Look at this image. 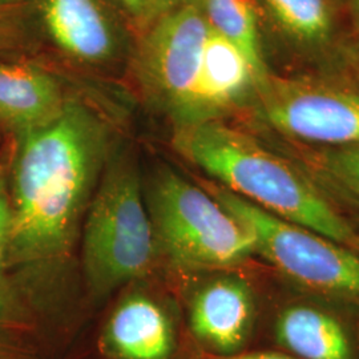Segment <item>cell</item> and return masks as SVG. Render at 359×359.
<instances>
[{
  "mask_svg": "<svg viewBox=\"0 0 359 359\" xmlns=\"http://www.w3.org/2000/svg\"><path fill=\"white\" fill-rule=\"evenodd\" d=\"M22 135L10 249L23 261L60 262L97 187L107 130L88 108L65 102L51 121Z\"/></svg>",
  "mask_w": 359,
  "mask_h": 359,
  "instance_id": "obj_1",
  "label": "cell"
},
{
  "mask_svg": "<svg viewBox=\"0 0 359 359\" xmlns=\"http://www.w3.org/2000/svg\"><path fill=\"white\" fill-rule=\"evenodd\" d=\"M175 147L218 185L245 201L359 252V231L286 154L219 120L181 126Z\"/></svg>",
  "mask_w": 359,
  "mask_h": 359,
  "instance_id": "obj_2",
  "label": "cell"
},
{
  "mask_svg": "<svg viewBox=\"0 0 359 359\" xmlns=\"http://www.w3.org/2000/svg\"><path fill=\"white\" fill-rule=\"evenodd\" d=\"M145 203L157 249L180 269H226L256 255L244 224L205 188L169 168L152 177Z\"/></svg>",
  "mask_w": 359,
  "mask_h": 359,
  "instance_id": "obj_3",
  "label": "cell"
},
{
  "mask_svg": "<svg viewBox=\"0 0 359 359\" xmlns=\"http://www.w3.org/2000/svg\"><path fill=\"white\" fill-rule=\"evenodd\" d=\"M157 250L139 173L117 161L96 187L84 222L83 265L90 292L103 297L145 274Z\"/></svg>",
  "mask_w": 359,
  "mask_h": 359,
  "instance_id": "obj_4",
  "label": "cell"
},
{
  "mask_svg": "<svg viewBox=\"0 0 359 359\" xmlns=\"http://www.w3.org/2000/svg\"><path fill=\"white\" fill-rule=\"evenodd\" d=\"M204 188L244 224L253 236L256 255L287 281L330 305L359 314V252L276 217L221 185L210 182Z\"/></svg>",
  "mask_w": 359,
  "mask_h": 359,
  "instance_id": "obj_5",
  "label": "cell"
},
{
  "mask_svg": "<svg viewBox=\"0 0 359 359\" xmlns=\"http://www.w3.org/2000/svg\"><path fill=\"white\" fill-rule=\"evenodd\" d=\"M259 114L289 142L311 147L359 144V90L270 74L256 90Z\"/></svg>",
  "mask_w": 359,
  "mask_h": 359,
  "instance_id": "obj_6",
  "label": "cell"
},
{
  "mask_svg": "<svg viewBox=\"0 0 359 359\" xmlns=\"http://www.w3.org/2000/svg\"><path fill=\"white\" fill-rule=\"evenodd\" d=\"M209 34L201 4L189 3L161 13L142 41L139 57L142 81L179 126L191 105Z\"/></svg>",
  "mask_w": 359,
  "mask_h": 359,
  "instance_id": "obj_7",
  "label": "cell"
},
{
  "mask_svg": "<svg viewBox=\"0 0 359 359\" xmlns=\"http://www.w3.org/2000/svg\"><path fill=\"white\" fill-rule=\"evenodd\" d=\"M193 333L217 357L238 354L256 321L252 289L243 278L219 276L193 295L189 310Z\"/></svg>",
  "mask_w": 359,
  "mask_h": 359,
  "instance_id": "obj_8",
  "label": "cell"
},
{
  "mask_svg": "<svg viewBox=\"0 0 359 359\" xmlns=\"http://www.w3.org/2000/svg\"><path fill=\"white\" fill-rule=\"evenodd\" d=\"M252 90H256V81L244 53L210 28L191 105L181 126L218 120L243 103Z\"/></svg>",
  "mask_w": 359,
  "mask_h": 359,
  "instance_id": "obj_9",
  "label": "cell"
},
{
  "mask_svg": "<svg viewBox=\"0 0 359 359\" xmlns=\"http://www.w3.org/2000/svg\"><path fill=\"white\" fill-rule=\"evenodd\" d=\"M41 22L56 46L86 63L115 56L118 35L99 0H36Z\"/></svg>",
  "mask_w": 359,
  "mask_h": 359,
  "instance_id": "obj_10",
  "label": "cell"
},
{
  "mask_svg": "<svg viewBox=\"0 0 359 359\" xmlns=\"http://www.w3.org/2000/svg\"><path fill=\"white\" fill-rule=\"evenodd\" d=\"M280 346L298 359H355V348L344 321L316 304H292L280 311L276 326Z\"/></svg>",
  "mask_w": 359,
  "mask_h": 359,
  "instance_id": "obj_11",
  "label": "cell"
},
{
  "mask_svg": "<svg viewBox=\"0 0 359 359\" xmlns=\"http://www.w3.org/2000/svg\"><path fill=\"white\" fill-rule=\"evenodd\" d=\"M57 80L29 63H0V121L22 133L51 121L63 109Z\"/></svg>",
  "mask_w": 359,
  "mask_h": 359,
  "instance_id": "obj_12",
  "label": "cell"
},
{
  "mask_svg": "<svg viewBox=\"0 0 359 359\" xmlns=\"http://www.w3.org/2000/svg\"><path fill=\"white\" fill-rule=\"evenodd\" d=\"M105 337L111 351L121 359H168L173 350L170 322L144 295H132L116 308Z\"/></svg>",
  "mask_w": 359,
  "mask_h": 359,
  "instance_id": "obj_13",
  "label": "cell"
},
{
  "mask_svg": "<svg viewBox=\"0 0 359 359\" xmlns=\"http://www.w3.org/2000/svg\"><path fill=\"white\" fill-rule=\"evenodd\" d=\"M285 154L335 204L341 201L359 210V144L311 147L293 142Z\"/></svg>",
  "mask_w": 359,
  "mask_h": 359,
  "instance_id": "obj_14",
  "label": "cell"
},
{
  "mask_svg": "<svg viewBox=\"0 0 359 359\" xmlns=\"http://www.w3.org/2000/svg\"><path fill=\"white\" fill-rule=\"evenodd\" d=\"M209 27L244 53L253 71L256 90L270 76L264 59L255 0H200Z\"/></svg>",
  "mask_w": 359,
  "mask_h": 359,
  "instance_id": "obj_15",
  "label": "cell"
},
{
  "mask_svg": "<svg viewBox=\"0 0 359 359\" xmlns=\"http://www.w3.org/2000/svg\"><path fill=\"white\" fill-rule=\"evenodd\" d=\"M283 34L294 43L320 48L333 36L334 16L329 0H265Z\"/></svg>",
  "mask_w": 359,
  "mask_h": 359,
  "instance_id": "obj_16",
  "label": "cell"
},
{
  "mask_svg": "<svg viewBox=\"0 0 359 359\" xmlns=\"http://www.w3.org/2000/svg\"><path fill=\"white\" fill-rule=\"evenodd\" d=\"M11 222L13 212L8 203L7 194L4 192L1 180H0V273L3 268L4 257L7 249H10V236H11Z\"/></svg>",
  "mask_w": 359,
  "mask_h": 359,
  "instance_id": "obj_17",
  "label": "cell"
},
{
  "mask_svg": "<svg viewBox=\"0 0 359 359\" xmlns=\"http://www.w3.org/2000/svg\"><path fill=\"white\" fill-rule=\"evenodd\" d=\"M118 1L133 18L139 20H147L152 18L157 11L154 0H118Z\"/></svg>",
  "mask_w": 359,
  "mask_h": 359,
  "instance_id": "obj_18",
  "label": "cell"
},
{
  "mask_svg": "<svg viewBox=\"0 0 359 359\" xmlns=\"http://www.w3.org/2000/svg\"><path fill=\"white\" fill-rule=\"evenodd\" d=\"M215 359H298L293 355H287L283 353L276 351H257V353H249V354H233V355H225V357H216Z\"/></svg>",
  "mask_w": 359,
  "mask_h": 359,
  "instance_id": "obj_19",
  "label": "cell"
},
{
  "mask_svg": "<svg viewBox=\"0 0 359 359\" xmlns=\"http://www.w3.org/2000/svg\"><path fill=\"white\" fill-rule=\"evenodd\" d=\"M156 3V8L157 11H169L172 8H176L184 4H189V3H200V0H154Z\"/></svg>",
  "mask_w": 359,
  "mask_h": 359,
  "instance_id": "obj_20",
  "label": "cell"
},
{
  "mask_svg": "<svg viewBox=\"0 0 359 359\" xmlns=\"http://www.w3.org/2000/svg\"><path fill=\"white\" fill-rule=\"evenodd\" d=\"M350 6H351V13L354 18V25L359 32V0H350Z\"/></svg>",
  "mask_w": 359,
  "mask_h": 359,
  "instance_id": "obj_21",
  "label": "cell"
},
{
  "mask_svg": "<svg viewBox=\"0 0 359 359\" xmlns=\"http://www.w3.org/2000/svg\"><path fill=\"white\" fill-rule=\"evenodd\" d=\"M18 0H0V10H3L4 7H8V6H13Z\"/></svg>",
  "mask_w": 359,
  "mask_h": 359,
  "instance_id": "obj_22",
  "label": "cell"
},
{
  "mask_svg": "<svg viewBox=\"0 0 359 359\" xmlns=\"http://www.w3.org/2000/svg\"><path fill=\"white\" fill-rule=\"evenodd\" d=\"M355 55H357V57H358L359 60V40L358 43H357V46H355Z\"/></svg>",
  "mask_w": 359,
  "mask_h": 359,
  "instance_id": "obj_23",
  "label": "cell"
},
{
  "mask_svg": "<svg viewBox=\"0 0 359 359\" xmlns=\"http://www.w3.org/2000/svg\"><path fill=\"white\" fill-rule=\"evenodd\" d=\"M339 1H344V0H339Z\"/></svg>",
  "mask_w": 359,
  "mask_h": 359,
  "instance_id": "obj_24",
  "label": "cell"
},
{
  "mask_svg": "<svg viewBox=\"0 0 359 359\" xmlns=\"http://www.w3.org/2000/svg\"><path fill=\"white\" fill-rule=\"evenodd\" d=\"M0 20H1V18H0Z\"/></svg>",
  "mask_w": 359,
  "mask_h": 359,
  "instance_id": "obj_25",
  "label": "cell"
}]
</instances>
